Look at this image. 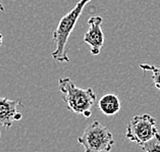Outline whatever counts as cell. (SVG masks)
Listing matches in <instances>:
<instances>
[{"label":"cell","instance_id":"8fae6325","mask_svg":"<svg viewBox=\"0 0 160 152\" xmlns=\"http://www.w3.org/2000/svg\"><path fill=\"white\" fill-rule=\"evenodd\" d=\"M2 43H3V36L2 34H0V46H2Z\"/></svg>","mask_w":160,"mask_h":152},{"label":"cell","instance_id":"52a82bcc","mask_svg":"<svg viewBox=\"0 0 160 152\" xmlns=\"http://www.w3.org/2000/svg\"><path fill=\"white\" fill-rule=\"evenodd\" d=\"M98 107L105 115H114L120 110L122 104L118 95L114 93H107L100 98Z\"/></svg>","mask_w":160,"mask_h":152},{"label":"cell","instance_id":"3957f363","mask_svg":"<svg viewBox=\"0 0 160 152\" xmlns=\"http://www.w3.org/2000/svg\"><path fill=\"white\" fill-rule=\"evenodd\" d=\"M86 152H108L114 144L113 135L106 127L98 120H94L85 128L84 132L78 138Z\"/></svg>","mask_w":160,"mask_h":152},{"label":"cell","instance_id":"9c48e42d","mask_svg":"<svg viewBox=\"0 0 160 152\" xmlns=\"http://www.w3.org/2000/svg\"><path fill=\"white\" fill-rule=\"evenodd\" d=\"M140 68L143 71H150L152 73V79H153L154 87L160 91V67H155V65L148 63H142L140 64Z\"/></svg>","mask_w":160,"mask_h":152},{"label":"cell","instance_id":"7a4b0ae2","mask_svg":"<svg viewBox=\"0 0 160 152\" xmlns=\"http://www.w3.org/2000/svg\"><path fill=\"white\" fill-rule=\"evenodd\" d=\"M91 0H80L75 5V7L64 17H62L59 21V24L52 35L53 42L55 43V50L52 51L51 56L56 61L69 62V57L68 55V52H66L68 41L72 32L75 29L78 19L80 18L82 13H83L85 6Z\"/></svg>","mask_w":160,"mask_h":152},{"label":"cell","instance_id":"6da1fadb","mask_svg":"<svg viewBox=\"0 0 160 152\" xmlns=\"http://www.w3.org/2000/svg\"><path fill=\"white\" fill-rule=\"evenodd\" d=\"M58 88L62 93V99L68 110L85 118L92 115V107L96 103L97 95L92 88L82 89L77 87L69 78H60L58 80Z\"/></svg>","mask_w":160,"mask_h":152},{"label":"cell","instance_id":"7c38bea8","mask_svg":"<svg viewBox=\"0 0 160 152\" xmlns=\"http://www.w3.org/2000/svg\"><path fill=\"white\" fill-rule=\"evenodd\" d=\"M0 137H1V133H0Z\"/></svg>","mask_w":160,"mask_h":152},{"label":"cell","instance_id":"8992f818","mask_svg":"<svg viewBox=\"0 0 160 152\" xmlns=\"http://www.w3.org/2000/svg\"><path fill=\"white\" fill-rule=\"evenodd\" d=\"M18 106H22L19 100L0 97V127L9 129L14 122L22 119V114L18 111Z\"/></svg>","mask_w":160,"mask_h":152},{"label":"cell","instance_id":"ba28073f","mask_svg":"<svg viewBox=\"0 0 160 152\" xmlns=\"http://www.w3.org/2000/svg\"><path fill=\"white\" fill-rule=\"evenodd\" d=\"M141 149L145 152H154L160 151V134L159 132L156 133L150 140L140 145Z\"/></svg>","mask_w":160,"mask_h":152},{"label":"cell","instance_id":"30bf717a","mask_svg":"<svg viewBox=\"0 0 160 152\" xmlns=\"http://www.w3.org/2000/svg\"><path fill=\"white\" fill-rule=\"evenodd\" d=\"M0 11H2V13H4L5 11V7H4V5H3L1 0H0Z\"/></svg>","mask_w":160,"mask_h":152},{"label":"cell","instance_id":"277c9868","mask_svg":"<svg viewBox=\"0 0 160 152\" xmlns=\"http://www.w3.org/2000/svg\"><path fill=\"white\" fill-rule=\"evenodd\" d=\"M158 133L156 128V119L152 115L145 114L135 115L127 126L126 137L132 142H136L139 145L147 142L153 136Z\"/></svg>","mask_w":160,"mask_h":152},{"label":"cell","instance_id":"5b68a950","mask_svg":"<svg viewBox=\"0 0 160 152\" xmlns=\"http://www.w3.org/2000/svg\"><path fill=\"white\" fill-rule=\"evenodd\" d=\"M103 18L101 15H92L88 21L89 29L84 35V42L90 46L92 55H99L104 45V34L101 28Z\"/></svg>","mask_w":160,"mask_h":152}]
</instances>
